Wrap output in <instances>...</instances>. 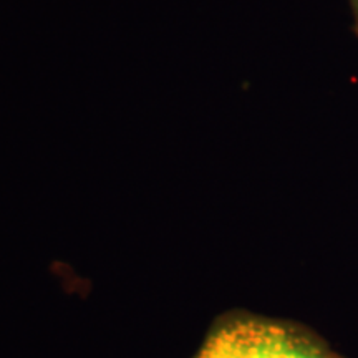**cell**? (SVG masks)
Masks as SVG:
<instances>
[{"mask_svg":"<svg viewBox=\"0 0 358 358\" xmlns=\"http://www.w3.org/2000/svg\"><path fill=\"white\" fill-rule=\"evenodd\" d=\"M192 358H342L294 322L231 312L214 322Z\"/></svg>","mask_w":358,"mask_h":358,"instance_id":"6da1fadb","label":"cell"},{"mask_svg":"<svg viewBox=\"0 0 358 358\" xmlns=\"http://www.w3.org/2000/svg\"><path fill=\"white\" fill-rule=\"evenodd\" d=\"M352 8L353 15V30H355V35H358V0H348Z\"/></svg>","mask_w":358,"mask_h":358,"instance_id":"7a4b0ae2","label":"cell"}]
</instances>
